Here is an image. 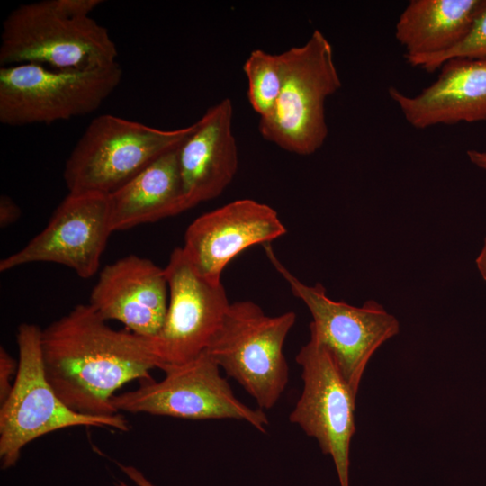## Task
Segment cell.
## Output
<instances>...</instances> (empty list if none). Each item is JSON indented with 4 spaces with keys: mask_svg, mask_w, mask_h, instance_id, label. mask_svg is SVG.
Returning <instances> with one entry per match:
<instances>
[{
    "mask_svg": "<svg viewBox=\"0 0 486 486\" xmlns=\"http://www.w3.org/2000/svg\"><path fill=\"white\" fill-rule=\"evenodd\" d=\"M476 263L481 274L486 280V239L484 247L476 259Z\"/></svg>",
    "mask_w": 486,
    "mask_h": 486,
    "instance_id": "484cf974",
    "label": "cell"
},
{
    "mask_svg": "<svg viewBox=\"0 0 486 486\" xmlns=\"http://www.w3.org/2000/svg\"><path fill=\"white\" fill-rule=\"evenodd\" d=\"M303 390L289 418L315 437L323 454L331 455L340 486H349V447L356 432V395L342 376L330 353L310 338L296 356Z\"/></svg>",
    "mask_w": 486,
    "mask_h": 486,
    "instance_id": "8fae6325",
    "label": "cell"
},
{
    "mask_svg": "<svg viewBox=\"0 0 486 486\" xmlns=\"http://www.w3.org/2000/svg\"><path fill=\"white\" fill-rule=\"evenodd\" d=\"M46 376L72 410L94 416L118 411L115 392L133 380H150L158 368L144 337L112 328L89 304H78L41 334Z\"/></svg>",
    "mask_w": 486,
    "mask_h": 486,
    "instance_id": "6da1fadb",
    "label": "cell"
},
{
    "mask_svg": "<svg viewBox=\"0 0 486 486\" xmlns=\"http://www.w3.org/2000/svg\"><path fill=\"white\" fill-rule=\"evenodd\" d=\"M108 30L91 17L69 18L47 2L22 4L3 22L2 67L42 65L57 70H91L117 63Z\"/></svg>",
    "mask_w": 486,
    "mask_h": 486,
    "instance_id": "5b68a950",
    "label": "cell"
},
{
    "mask_svg": "<svg viewBox=\"0 0 486 486\" xmlns=\"http://www.w3.org/2000/svg\"><path fill=\"white\" fill-rule=\"evenodd\" d=\"M21 215L19 206L7 195L0 198V227L2 229L15 222Z\"/></svg>",
    "mask_w": 486,
    "mask_h": 486,
    "instance_id": "603a6c76",
    "label": "cell"
},
{
    "mask_svg": "<svg viewBox=\"0 0 486 486\" xmlns=\"http://www.w3.org/2000/svg\"><path fill=\"white\" fill-rule=\"evenodd\" d=\"M264 248L292 293L310 311V338L330 353L342 376L357 394L370 358L381 345L399 333V321L374 300L356 307L330 299L321 284L308 285L294 276L276 257L270 243L264 244Z\"/></svg>",
    "mask_w": 486,
    "mask_h": 486,
    "instance_id": "ba28073f",
    "label": "cell"
},
{
    "mask_svg": "<svg viewBox=\"0 0 486 486\" xmlns=\"http://www.w3.org/2000/svg\"><path fill=\"white\" fill-rule=\"evenodd\" d=\"M453 58H486V2L476 15L465 37L447 52L430 58L408 59L407 62L428 72H435Z\"/></svg>",
    "mask_w": 486,
    "mask_h": 486,
    "instance_id": "ffe728a7",
    "label": "cell"
},
{
    "mask_svg": "<svg viewBox=\"0 0 486 486\" xmlns=\"http://www.w3.org/2000/svg\"><path fill=\"white\" fill-rule=\"evenodd\" d=\"M164 270L169 291L166 319L156 336L144 337L161 370L205 351L230 304L222 283L202 277L182 248L173 250Z\"/></svg>",
    "mask_w": 486,
    "mask_h": 486,
    "instance_id": "30bf717a",
    "label": "cell"
},
{
    "mask_svg": "<svg viewBox=\"0 0 486 486\" xmlns=\"http://www.w3.org/2000/svg\"><path fill=\"white\" fill-rule=\"evenodd\" d=\"M118 63L91 70L20 64L0 68V122L8 126L52 123L97 110L119 86Z\"/></svg>",
    "mask_w": 486,
    "mask_h": 486,
    "instance_id": "52a82bcc",
    "label": "cell"
},
{
    "mask_svg": "<svg viewBox=\"0 0 486 486\" xmlns=\"http://www.w3.org/2000/svg\"><path fill=\"white\" fill-rule=\"evenodd\" d=\"M284 84L273 112L259 119L266 140L299 156L317 152L328 134L325 104L342 86L331 43L319 30L282 52Z\"/></svg>",
    "mask_w": 486,
    "mask_h": 486,
    "instance_id": "7a4b0ae2",
    "label": "cell"
},
{
    "mask_svg": "<svg viewBox=\"0 0 486 486\" xmlns=\"http://www.w3.org/2000/svg\"><path fill=\"white\" fill-rule=\"evenodd\" d=\"M121 470L137 486H156L153 484L139 469L131 465L119 464ZM117 486H129L123 482H120Z\"/></svg>",
    "mask_w": 486,
    "mask_h": 486,
    "instance_id": "cb8c5ba5",
    "label": "cell"
},
{
    "mask_svg": "<svg viewBox=\"0 0 486 486\" xmlns=\"http://www.w3.org/2000/svg\"><path fill=\"white\" fill-rule=\"evenodd\" d=\"M486 0H411L395 25L405 58L444 54L468 33Z\"/></svg>",
    "mask_w": 486,
    "mask_h": 486,
    "instance_id": "ac0fdd59",
    "label": "cell"
},
{
    "mask_svg": "<svg viewBox=\"0 0 486 486\" xmlns=\"http://www.w3.org/2000/svg\"><path fill=\"white\" fill-rule=\"evenodd\" d=\"M248 79V98L259 118L274 110L284 84L282 53L273 54L256 49L250 52L243 65Z\"/></svg>",
    "mask_w": 486,
    "mask_h": 486,
    "instance_id": "d6986e66",
    "label": "cell"
},
{
    "mask_svg": "<svg viewBox=\"0 0 486 486\" xmlns=\"http://www.w3.org/2000/svg\"><path fill=\"white\" fill-rule=\"evenodd\" d=\"M197 123L161 130L112 114L94 118L65 164L69 193L111 194L165 153L180 147Z\"/></svg>",
    "mask_w": 486,
    "mask_h": 486,
    "instance_id": "277c9868",
    "label": "cell"
},
{
    "mask_svg": "<svg viewBox=\"0 0 486 486\" xmlns=\"http://www.w3.org/2000/svg\"><path fill=\"white\" fill-rule=\"evenodd\" d=\"M48 4L58 13L69 18H86L89 14L100 5L101 0H47Z\"/></svg>",
    "mask_w": 486,
    "mask_h": 486,
    "instance_id": "44dd1931",
    "label": "cell"
},
{
    "mask_svg": "<svg viewBox=\"0 0 486 486\" xmlns=\"http://www.w3.org/2000/svg\"><path fill=\"white\" fill-rule=\"evenodd\" d=\"M42 330L35 324L18 327V367L12 389L0 409V459L13 467L22 449L46 434L71 427H109L129 430L122 414L94 416L69 408L49 382L44 368Z\"/></svg>",
    "mask_w": 486,
    "mask_h": 486,
    "instance_id": "3957f363",
    "label": "cell"
},
{
    "mask_svg": "<svg viewBox=\"0 0 486 486\" xmlns=\"http://www.w3.org/2000/svg\"><path fill=\"white\" fill-rule=\"evenodd\" d=\"M18 363L7 353V351L1 347L0 349V401L1 403L8 396L13 382L11 378L13 375H16Z\"/></svg>",
    "mask_w": 486,
    "mask_h": 486,
    "instance_id": "7402d4cb",
    "label": "cell"
},
{
    "mask_svg": "<svg viewBox=\"0 0 486 486\" xmlns=\"http://www.w3.org/2000/svg\"><path fill=\"white\" fill-rule=\"evenodd\" d=\"M416 95L390 87V98L416 129L486 120V58H453Z\"/></svg>",
    "mask_w": 486,
    "mask_h": 486,
    "instance_id": "9a60e30c",
    "label": "cell"
},
{
    "mask_svg": "<svg viewBox=\"0 0 486 486\" xmlns=\"http://www.w3.org/2000/svg\"><path fill=\"white\" fill-rule=\"evenodd\" d=\"M220 368L205 350L185 363L165 368L161 381H142L137 389L114 395L112 404L117 411L130 413L239 419L265 432L269 423L266 414L240 401Z\"/></svg>",
    "mask_w": 486,
    "mask_h": 486,
    "instance_id": "9c48e42d",
    "label": "cell"
},
{
    "mask_svg": "<svg viewBox=\"0 0 486 486\" xmlns=\"http://www.w3.org/2000/svg\"><path fill=\"white\" fill-rule=\"evenodd\" d=\"M467 156L473 165L486 170V151L470 149L467 151Z\"/></svg>",
    "mask_w": 486,
    "mask_h": 486,
    "instance_id": "d4e9b609",
    "label": "cell"
},
{
    "mask_svg": "<svg viewBox=\"0 0 486 486\" xmlns=\"http://www.w3.org/2000/svg\"><path fill=\"white\" fill-rule=\"evenodd\" d=\"M174 148L109 194L112 231L155 222L184 211L178 152Z\"/></svg>",
    "mask_w": 486,
    "mask_h": 486,
    "instance_id": "e0dca14e",
    "label": "cell"
},
{
    "mask_svg": "<svg viewBox=\"0 0 486 486\" xmlns=\"http://www.w3.org/2000/svg\"><path fill=\"white\" fill-rule=\"evenodd\" d=\"M233 106L224 98L196 122L180 146L178 161L186 210L215 199L233 180L238 154L232 130Z\"/></svg>",
    "mask_w": 486,
    "mask_h": 486,
    "instance_id": "2e32d148",
    "label": "cell"
},
{
    "mask_svg": "<svg viewBox=\"0 0 486 486\" xmlns=\"http://www.w3.org/2000/svg\"><path fill=\"white\" fill-rule=\"evenodd\" d=\"M112 232L107 194L68 193L47 226L22 248L0 261V271L47 262L68 266L81 278H90L98 270Z\"/></svg>",
    "mask_w": 486,
    "mask_h": 486,
    "instance_id": "7c38bea8",
    "label": "cell"
},
{
    "mask_svg": "<svg viewBox=\"0 0 486 486\" xmlns=\"http://www.w3.org/2000/svg\"><path fill=\"white\" fill-rule=\"evenodd\" d=\"M167 289L164 268L130 255L101 271L88 304L106 321L118 320L130 332L152 338L166 319Z\"/></svg>",
    "mask_w": 486,
    "mask_h": 486,
    "instance_id": "5bb4252c",
    "label": "cell"
},
{
    "mask_svg": "<svg viewBox=\"0 0 486 486\" xmlns=\"http://www.w3.org/2000/svg\"><path fill=\"white\" fill-rule=\"evenodd\" d=\"M287 311L269 316L251 301L230 303L206 352L262 410L274 407L288 382L284 344L295 323Z\"/></svg>",
    "mask_w": 486,
    "mask_h": 486,
    "instance_id": "8992f818",
    "label": "cell"
},
{
    "mask_svg": "<svg viewBox=\"0 0 486 486\" xmlns=\"http://www.w3.org/2000/svg\"><path fill=\"white\" fill-rule=\"evenodd\" d=\"M285 233L286 228L271 206L239 199L196 218L185 230L182 248L202 277L220 284L224 268L239 253Z\"/></svg>",
    "mask_w": 486,
    "mask_h": 486,
    "instance_id": "4fadbf2b",
    "label": "cell"
}]
</instances>
